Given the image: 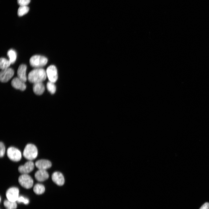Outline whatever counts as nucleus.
<instances>
[{
  "label": "nucleus",
  "instance_id": "obj_1",
  "mask_svg": "<svg viewBox=\"0 0 209 209\" xmlns=\"http://www.w3.org/2000/svg\"><path fill=\"white\" fill-rule=\"evenodd\" d=\"M46 77V71L44 69L42 68H35L29 72L28 78L29 82L34 84L42 82L45 80Z\"/></svg>",
  "mask_w": 209,
  "mask_h": 209
},
{
  "label": "nucleus",
  "instance_id": "obj_12",
  "mask_svg": "<svg viewBox=\"0 0 209 209\" xmlns=\"http://www.w3.org/2000/svg\"><path fill=\"white\" fill-rule=\"evenodd\" d=\"M35 165L38 169L46 170L51 167L52 163L48 160L42 159L37 161Z\"/></svg>",
  "mask_w": 209,
  "mask_h": 209
},
{
  "label": "nucleus",
  "instance_id": "obj_5",
  "mask_svg": "<svg viewBox=\"0 0 209 209\" xmlns=\"http://www.w3.org/2000/svg\"><path fill=\"white\" fill-rule=\"evenodd\" d=\"M18 182L22 187L27 189L32 188L33 184V179L28 174H22L19 176Z\"/></svg>",
  "mask_w": 209,
  "mask_h": 209
},
{
  "label": "nucleus",
  "instance_id": "obj_17",
  "mask_svg": "<svg viewBox=\"0 0 209 209\" xmlns=\"http://www.w3.org/2000/svg\"><path fill=\"white\" fill-rule=\"evenodd\" d=\"M33 190L34 192L36 194H41L44 192L45 188L42 184L37 183L34 185Z\"/></svg>",
  "mask_w": 209,
  "mask_h": 209
},
{
  "label": "nucleus",
  "instance_id": "obj_3",
  "mask_svg": "<svg viewBox=\"0 0 209 209\" xmlns=\"http://www.w3.org/2000/svg\"><path fill=\"white\" fill-rule=\"evenodd\" d=\"M48 59L45 56L35 55L31 57L29 63L31 66L35 68H40L45 66L47 63Z\"/></svg>",
  "mask_w": 209,
  "mask_h": 209
},
{
  "label": "nucleus",
  "instance_id": "obj_10",
  "mask_svg": "<svg viewBox=\"0 0 209 209\" xmlns=\"http://www.w3.org/2000/svg\"><path fill=\"white\" fill-rule=\"evenodd\" d=\"M52 179L53 181L59 186H62L64 183V178L62 173L58 172H55L52 175Z\"/></svg>",
  "mask_w": 209,
  "mask_h": 209
},
{
  "label": "nucleus",
  "instance_id": "obj_26",
  "mask_svg": "<svg viewBox=\"0 0 209 209\" xmlns=\"http://www.w3.org/2000/svg\"><path fill=\"white\" fill-rule=\"evenodd\" d=\"M1 197H0V201H1Z\"/></svg>",
  "mask_w": 209,
  "mask_h": 209
},
{
  "label": "nucleus",
  "instance_id": "obj_7",
  "mask_svg": "<svg viewBox=\"0 0 209 209\" xmlns=\"http://www.w3.org/2000/svg\"><path fill=\"white\" fill-rule=\"evenodd\" d=\"M19 190L16 187H12L9 188L6 192V196L8 200L11 201L17 202L19 197Z\"/></svg>",
  "mask_w": 209,
  "mask_h": 209
},
{
  "label": "nucleus",
  "instance_id": "obj_25",
  "mask_svg": "<svg viewBox=\"0 0 209 209\" xmlns=\"http://www.w3.org/2000/svg\"><path fill=\"white\" fill-rule=\"evenodd\" d=\"M199 209H209V203L207 202L205 203Z\"/></svg>",
  "mask_w": 209,
  "mask_h": 209
},
{
  "label": "nucleus",
  "instance_id": "obj_16",
  "mask_svg": "<svg viewBox=\"0 0 209 209\" xmlns=\"http://www.w3.org/2000/svg\"><path fill=\"white\" fill-rule=\"evenodd\" d=\"M7 55L9 57V60L11 64L15 63L17 59V55L15 51L13 49H10L7 52Z\"/></svg>",
  "mask_w": 209,
  "mask_h": 209
},
{
  "label": "nucleus",
  "instance_id": "obj_22",
  "mask_svg": "<svg viewBox=\"0 0 209 209\" xmlns=\"http://www.w3.org/2000/svg\"><path fill=\"white\" fill-rule=\"evenodd\" d=\"M17 202L19 203H23L27 205L29 203V200L28 198L23 196H19Z\"/></svg>",
  "mask_w": 209,
  "mask_h": 209
},
{
  "label": "nucleus",
  "instance_id": "obj_23",
  "mask_svg": "<svg viewBox=\"0 0 209 209\" xmlns=\"http://www.w3.org/2000/svg\"><path fill=\"white\" fill-rule=\"evenodd\" d=\"M5 147L4 144L1 142L0 143V156L3 157L5 154Z\"/></svg>",
  "mask_w": 209,
  "mask_h": 209
},
{
  "label": "nucleus",
  "instance_id": "obj_18",
  "mask_svg": "<svg viewBox=\"0 0 209 209\" xmlns=\"http://www.w3.org/2000/svg\"><path fill=\"white\" fill-rule=\"evenodd\" d=\"M11 64L9 60L3 57H1L0 59V66L2 70L9 68Z\"/></svg>",
  "mask_w": 209,
  "mask_h": 209
},
{
  "label": "nucleus",
  "instance_id": "obj_13",
  "mask_svg": "<svg viewBox=\"0 0 209 209\" xmlns=\"http://www.w3.org/2000/svg\"><path fill=\"white\" fill-rule=\"evenodd\" d=\"M35 179L39 181H43L49 177V174L46 170L39 169L35 174Z\"/></svg>",
  "mask_w": 209,
  "mask_h": 209
},
{
  "label": "nucleus",
  "instance_id": "obj_20",
  "mask_svg": "<svg viewBox=\"0 0 209 209\" xmlns=\"http://www.w3.org/2000/svg\"><path fill=\"white\" fill-rule=\"evenodd\" d=\"M29 10V8L27 6H20L18 10V15L19 16H22L27 13Z\"/></svg>",
  "mask_w": 209,
  "mask_h": 209
},
{
  "label": "nucleus",
  "instance_id": "obj_2",
  "mask_svg": "<svg viewBox=\"0 0 209 209\" xmlns=\"http://www.w3.org/2000/svg\"><path fill=\"white\" fill-rule=\"evenodd\" d=\"M38 155V150L36 146L32 144H28L25 146L23 152L24 156L29 161L35 159Z\"/></svg>",
  "mask_w": 209,
  "mask_h": 209
},
{
  "label": "nucleus",
  "instance_id": "obj_6",
  "mask_svg": "<svg viewBox=\"0 0 209 209\" xmlns=\"http://www.w3.org/2000/svg\"><path fill=\"white\" fill-rule=\"evenodd\" d=\"M46 73L49 81L55 83L58 78L57 69L54 65H51L47 68Z\"/></svg>",
  "mask_w": 209,
  "mask_h": 209
},
{
  "label": "nucleus",
  "instance_id": "obj_11",
  "mask_svg": "<svg viewBox=\"0 0 209 209\" xmlns=\"http://www.w3.org/2000/svg\"><path fill=\"white\" fill-rule=\"evenodd\" d=\"M12 87L15 89L22 91L25 90L26 88V85L24 82L18 77L13 78L11 82Z\"/></svg>",
  "mask_w": 209,
  "mask_h": 209
},
{
  "label": "nucleus",
  "instance_id": "obj_4",
  "mask_svg": "<svg viewBox=\"0 0 209 209\" xmlns=\"http://www.w3.org/2000/svg\"><path fill=\"white\" fill-rule=\"evenodd\" d=\"M7 153L8 157L12 161H18L21 158L22 155L20 151L15 147H9Z\"/></svg>",
  "mask_w": 209,
  "mask_h": 209
},
{
  "label": "nucleus",
  "instance_id": "obj_8",
  "mask_svg": "<svg viewBox=\"0 0 209 209\" xmlns=\"http://www.w3.org/2000/svg\"><path fill=\"white\" fill-rule=\"evenodd\" d=\"M14 72L11 68L2 70L0 73V80L2 82H6L10 80L13 76Z\"/></svg>",
  "mask_w": 209,
  "mask_h": 209
},
{
  "label": "nucleus",
  "instance_id": "obj_21",
  "mask_svg": "<svg viewBox=\"0 0 209 209\" xmlns=\"http://www.w3.org/2000/svg\"><path fill=\"white\" fill-rule=\"evenodd\" d=\"M46 87L48 91L52 94L55 93L56 91V87L54 83L49 81L47 84Z\"/></svg>",
  "mask_w": 209,
  "mask_h": 209
},
{
  "label": "nucleus",
  "instance_id": "obj_15",
  "mask_svg": "<svg viewBox=\"0 0 209 209\" xmlns=\"http://www.w3.org/2000/svg\"><path fill=\"white\" fill-rule=\"evenodd\" d=\"M45 86L42 82H38L33 84V90L34 93L37 95L42 94L45 91Z\"/></svg>",
  "mask_w": 209,
  "mask_h": 209
},
{
  "label": "nucleus",
  "instance_id": "obj_9",
  "mask_svg": "<svg viewBox=\"0 0 209 209\" xmlns=\"http://www.w3.org/2000/svg\"><path fill=\"white\" fill-rule=\"evenodd\" d=\"M34 166V163L31 161H29L24 165L20 166L18 168V170L22 174H28L33 170Z\"/></svg>",
  "mask_w": 209,
  "mask_h": 209
},
{
  "label": "nucleus",
  "instance_id": "obj_14",
  "mask_svg": "<svg viewBox=\"0 0 209 209\" xmlns=\"http://www.w3.org/2000/svg\"><path fill=\"white\" fill-rule=\"evenodd\" d=\"M26 69V66L24 64H21L19 67L17 71L18 78L24 82L27 80Z\"/></svg>",
  "mask_w": 209,
  "mask_h": 209
},
{
  "label": "nucleus",
  "instance_id": "obj_19",
  "mask_svg": "<svg viewBox=\"0 0 209 209\" xmlns=\"http://www.w3.org/2000/svg\"><path fill=\"white\" fill-rule=\"evenodd\" d=\"M3 204L7 209H16L17 207L16 202L11 201L8 199L4 201Z\"/></svg>",
  "mask_w": 209,
  "mask_h": 209
},
{
  "label": "nucleus",
  "instance_id": "obj_24",
  "mask_svg": "<svg viewBox=\"0 0 209 209\" xmlns=\"http://www.w3.org/2000/svg\"><path fill=\"white\" fill-rule=\"evenodd\" d=\"M17 3L20 6H27L30 1V0H17Z\"/></svg>",
  "mask_w": 209,
  "mask_h": 209
}]
</instances>
